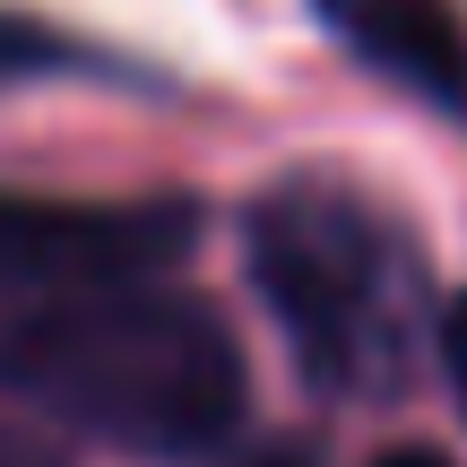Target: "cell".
<instances>
[{"instance_id":"cell-1","label":"cell","mask_w":467,"mask_h":467,"mask_svg":"<svg viewBox=\"0 0 467 467\" xmlns=\"http://www.w3.org/2000/svg\"><path fill=\"white\" fill-rule=\"evenodd\" d=\"M0 389L44 424L139 459H200L243 433L251 372L225 312L182 285H121L0 312Z\"/></svg>"},{"instance_id":"cell-2","label":"cell","mask_w":467,"mask_h":467,"mask_svg":"<svg viewBox=\"0 0 467 467\" xmlns=\"http://www.w3.org/2000/svg\"><path fill=\"white\" fill-rule=\"evenodd\" d=\"M243 260L295 372L320 399L381 407L416 389L441 295L416 234L381 217L355 182H337V173L268 182L243 217Z\"/></svg>"},{"instance_id":"cell-3","label":"cell","mask_w":467,"mask_h":467,"mask_svg":"<svg viewBox=\"0 0 467 467\" xmlns=\"http://www.w3.org/2000/svg\"><path fill=\"white\" fill-rule=\"evenodd\" d=\"M200 243V200H69V191H0V295L78 303L121 285H165L173 260Z\"/></svg>"},{"instance_id":"cell-4","label":"cell","mask_w":467,"mask_h":467,"mask_svg":"<svg viewBox=\"0 0 467 467\" xmlns=\"http://www.w3.org/2000/svg\"><path fill=\"white\" fill-rule=\"evenodd\" d=\"M320 17L355 61L399 78L433 113H467V26L451 17V0H320Z\"/></svg>"},{"instance_id":"cell-5","label":"cell","mask_w":467,"mask_h":467,"mask_svg":"<svg viewBox=\"0 0 467 467\" xmlns=\"http://www.w3.org/2000/svg\"><path fill=\"white\" fill-rule=\"evenodd\" d=\"M433 364L451 372V399L467 407V285L441 295V312H433Z\"/></svg>"},{"instance_id":"cell-6","label":"cell","mask_w":467,"mask_h":467,"mask_svg":"<svg viewBox=\"0 0 467 467\" xmlns=\"http://www.w3.org/2000/svg\"><path fill=\"white\" fill-rule=\"evenodd\" d=\"M0 467H69L61 441H44L35 424H0Z\"/></svg>"},{"instance_id":"cell-7","label":"cell","mask_w":467,"mask_h":467,"mask_svg":"<svg viewBox=\"0 0 467 467\" xmlns=\"http://www.w3.org/2000/svg\"><path fill=\"white\" fill-rule=\"evenodd\" d=\"M372 467H451V459H441V451H424V441H407V451H381Z\"/></svg>"},{"instance_id":"cell-8","label":"cell","mask_w":467,"mask_h":467,"mask_svg":"<svg viewBox=\"0 0 467 467\" xmlns=\"http://www.w3.org/2000/svg\"><path fill=\"white\" fill-rule=\"evenodd\" d=\"M251 467H320L312 451H268V459H251Z\"/></svg>"}]
</instances>
